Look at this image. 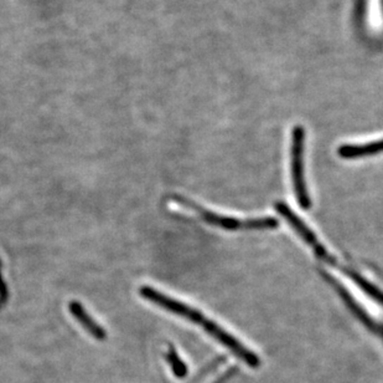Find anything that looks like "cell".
<instances>
[{"label":"cell","instance_id":"6da1fadb","mask_svg":"<svg viewBox=\"0 0 383 383\" xmlns=\"http://www.w3.org/2000/svg\"><path fill=\"white\" fill-rule=\"evenodd\" d=\"M175 203L187 207L190 209L196 212L197 214L201 217L203 221L211 224V226L222 228L226 231H239V229H249V231H260V229H275L278 228L280 223L272 217H265V218H254L249 221H241L237 218L232 217H225V215L216 214L210 210L203 209L200 205L194 203L192 200H185V198H174Z\"/></svg>","mask_w":383,"mask_h":383},{"label":"cell","instance_id":"7a4b0ae2","mask_svg":"<svg viewBox=\"0 0 383 383\" xmlns=\"http://www.w3.org/2000/svg\"><path fill=\"white\" fill-rule=\"evenodd\" d=\"M304 141L306 131L301 126H296L291 133V179L296 200L301 209H309L311 200L306 188L304 174Z\"/></svg>","mask_w":383,"mask_h":383},{"label":"cell","instance_id":"3957f363","mask_svg":"<svg viewBox=\"0 0 383 383\" xmlns=\"http://www.w3.org/2000/svg\"><path fill=\"white\" fill-rule=\"evenodd\" d=\"M140 295L145 299L151 301L153 304L161 306V309L170 311L171 314L182 316L184 319L192 321V324L201 326L202 329L208 324V317L202 315L199 310L192 309L189 305L182 304V301H179V300L171 299L169 296L161 294V291L153 289V288L143 286L140 289Z\"/></svg>","mask_w":383,"mask_h":383},{"label":"cell","instance_id":"277c9868","mask_svg":"<svg viewBox=\"0 0 383 383\" xmlns=\"http://www.w3.org/2000/svg\"><path fill=\"white\" fill-rule=\"evenodd\" d=\"M275 208L278 213H280L285 221L289 223V226L296 231V234L301 236V239L313 248V250L316 254V257H320L322 260H327L329 264L332 265H337V262L330 257L327 249L321 245L320 242L318 241L315 233L311 231L309 226H306L304 221H301V218L290 209L288 205L283 203V202H277L275 205Z\"/></svg>","mask_w":383,"mask_h":383},{"label":"cell","instance_id":"5b68a950","mask_svg":"<svg viewBox=\"0 0 383 383\" xmlns=\"http://www.w3.org/2000/svg\"><path fill=\"white\" fill-rule=\"evenodd\" d=\"M321 275H322V278L327 279V281H329V284L332 285L334 289H337V293L341 296L342 300L346 303L347 308L351 310L352 312L356 315L358 320L368 326V329H371V330H377V325L373 322L372 319L366 314V311H363V308H361L355 300L352 299L351 295L349 294L346 290L344 289V286H341L337 280L332 278V275L324 273V272H321Z\"/></svg>","mask_w":383,"mask_h":383},{"label":"cell","instance_id":"8992f818","mask_svg":"<svg viewBox=\"0 0 383 383\" xmlns=\"http://www.w3.org/2000/svg\"><path fill=\"white\" fill-rule=\"evenodd\" d=\"M339 156L345 159L368 157L383 152V140L370 142L368 145H344L339 148Z\"/></svg>","mask_w":383,"mask_h":383},{"label":"cell","instance_id":"52a82bcc","mask_svg":"<svg viewBox=\"0 0 383 383\" xmlns=\"http://www.w3.org/2000/svg\"><path fill=\"white\" fill-rule=\"evenodd\" d=\"M70 312L82 325L83 329L88 331L89 335H92V336L99 339V340H102V339L106 337V332H104L103 329L91 316L88 315L87 312L81 306V304H78L76 301H73L70 304Z\"/></svg>","mask_w":383,"mask_h":383},{"label":"cell","instance_id":"ba28073f","mask_svg":"<svg viewBox=\"0 0 383 383\" xmlns=\"http://www.w3.org/2000/svg\"><path fill=\"white\" fill-rule=\"evenodd\" d=\"M342 273L347 275L349 278L351 279L353 283L358 285L360 289L363 290L365 294H368L371 299L376 300L378 304L382 305L383 306V291L376 288L373 284L370 283L368 280L363 278V275L356 273L355 270H351V269L345 268V267H341L340 268Z\"/></svg>","mask_w":383,"mask_h":383},{"label":"cell","instance_id":"9c48e42d","mask_svg":"<svg viewBox=\"0 0 383 383\" xmlns=\"http://www.w3.org/2000/svg\"><path fill=\"white\" fill-rule=\"evenodd\" d=\"M166 358H168L171 370H172V372H174L176 377L182 378L187 376V366L172 347H170L169 351L166 353Z\"/></svg>","mask_w":383,"mask_h":383},{"label":"cell","instance_id":"30bf717a","mask_svg":"<svg viewBox=\"0 0 383 383\" xmlns=\"http://www.w3.org/2000/svg\"><path fill=\"white\" fill-rule=\"evenodd\" d=\"M382 6H383V0H382Z\"/></svg>","mask_w":383,"mask_h":383}]
</instances>
